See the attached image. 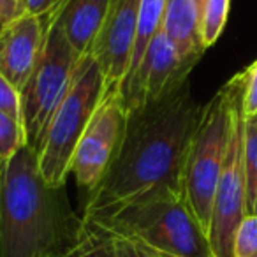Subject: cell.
<instances>
[{
  "label": "cell",
  "instance_id": "obj_4",
  "mask_svg": "<svg viewBox=\"0 0 257 257\" xmlns=\"http://www.w3.org/2000/svg\"><path fill=\"white\" fill-rule=\"evenodd\" d=\"M102 99L104 76L97 62L86 55L36 150L39 171L48 185L55 189L65 187L76 147Z\"/></svg>",
  "mask_w": 257,
  "mask_h": 257
},
{
  "label": "cell",
  "instance_id": "obj_2",
  "mask_svg": "<svg viewBox=\"0 0 257 257\" xmlns=\"http://www.w3.org/2000/svg\"><path fill=\"white\" fill-rule=\"evenodd\" d=\"M64 189L48 185L23 147L0 180V257H60L81 231Z\"/></svg>",
  "mask_w": 257,
  "mask_h": 257
},
{
  "label": "cell",
  "instance_id": "obj_22",
  "mask_svg": "<svg viewBox=\"0 0 257 257\" xmlns=\"http://www.w3.org/2000/svg\"><path fill=\"white\" fill-rule=\"evenodd\" d=\"M25 13V0H0V29Z\"/></svg>",
  "mask_w": 257,
  "mask_h": 257
},
{
  "label": "cell",
  "instance_id": "obj_19",
  "mask_svg": "<svg viewBox=\"0 0 257 257\" xmlns=\"http://www.w3.org/2000/svg\"><path fill=\"white\" fill-rule=\"evenodd\" d=\"M243 74V113L245 118L257 116V60H253Z\"/></svg>",
  "mask_w": 257,
  "mask_h": 257
},
{
  "label": "cell",
  "instance_id": "obj_23",
  "mask_svg": "<svg viewBox=\"0 0 257 257\" xmlns=\"http://www.w3.org/2000/svg\"><path fill=\"white\" fill-rule=\"evenodd\" d=\"M60 0H25V11L29 15H36V16H48L50 13L55 11V8L58 6Z\"/></svg>",
  "mask_w": 257,
  "mask_h": 257
},
{
  "label": "cell",
  "instance_id": "obj_10",
  "mask_svg": "<svg viewBox=\"0 0 257 257\" xmlns=\"http://www.w3.org/2000/svg\"><path fill=\"white\" fill-rule=\"evenodd\" d=\"M194 65L187 64L162 30L150 41L133 79L121 90L125 107L157 102L189 79Z\"/></svg>",
  "mask_w": 257,
  "mask_h": 257
},
{
  "label": "cell",
  "instance_id": "obj_1",
  "mask_svg": "<svg viewBox=\"0 0 257 257\" xmlns=\"http://www.w3.org/2000/svg\"><path fill=\"white\" fill-rule=\"evenodd\" d=\"M203 106L189 79L157 102L127 111L120 147L102 182L83 201L81 218H93L155 196L183 199V173Z\"/></svg>",
  "mask_w": 257,
  "mask_h": 257
},
{
  "label": "cell",
  "instance_id": "obj_13",
  "mask_svg": "<svg viewBox=\"0 0 257 257\" xmlns=\"http://www.w3.org/2000/svg\"><path fill=\"white\" fill-rule=\"evenodd\" d=\"M204 2L206 0H168L161 27L180 57L194 67L206 51L201 39Z\"/></svg>",
  "mask_w": 257,
  "mask_h": 257
},
{
  "label": "cell",
  "instance_id": "obj_12",
  "mask_svg": "<svg viewBox=\"0 0 257 257\" xmlns=\"http://www.w3.org/2000/svg\"><path fill=\"white\" fill-rule=\"evenodd\" d=\"M111 0H60L51 18L79 57H86L106 20Z\"/></svg>",
  "mask_w": 257,
  "mask_h": 257
},
{
  "label": "cell",
  "instance_id": "obj_11",
  "mask_svg": "<svg viewBox=\"0 0 257 257\" xmlns=\"http://www.w3.org/2000/svg\"><path fill=\"white\" fill-rule=\"evenodd\" d=\"M44 36L46 20L29 13L0 29V74L18 92L36 67Z\"/></svg>",
  "mask_w": 257,
  "mask_h": 257
},
{
  "label": "cell",
  "instance_id": "obj_16",
  "mask_svg": "<svg viewBox=\"0 0 257 257\" xmlns=\"http://www.w3.org/2000/svg\"><path fill=\"white\" fill-rule=\"evenodd\" d=\"M25 147L22 121L0 111V180L4 176L9 162Z\"/></svg>",
  "mask_w": 257,
  "mask_h": 257
},
{
  "label": "cell",
  "instance_id": "obj_3",
  "mask_svg": "<svg viewBox=\"0 0 257 257\" xmlns=\"http://www.w3.org/2000/svg\"><path fill=\"white\" fill-rule=\"evenodd\" d=\"M83 222L162 257H213L208 234L182 197H147Z\"/></svg>",
  "mask_w": 257,
  "mask_h": 257
},
{
  "label": "cell",
  "instance_id": "obj_21",
  "mask_svg": "<svg viewBox=\"0 0 257 257\" xmlns=\"http://www.w3.org/2000/svg\"><path fill=\"white\" fill-rule=\"evenodd\" d=\"M113 238V236H111ZM114 241V248H116V255L118 257H162L159 253L152 252V250L145 248V246L138 245V243L127 241V239H120V238H113Z\"/></svg>",
  "mask_w": 257,
  "mask_h": 257
},
{
  "label": "cell",
  "instance_id": "obj_6",
  "mask_svg": "<svg viewBox=\"0 0 257 257\" xmlns=\"http://www.w3.org/2000/svg\"><path fill=\"white\" fill-rule=\"evenodd\" d=\"M229 136V92L222 86L201 111L187 154L183 201L203 231L210 232L215 192L224 164Z\"/></svg>",
  "mask_w": 257,
  "mask_h": 257
},
{
  "label": "cell",
  "instance_id": "obj_18",
  "mask_svg": "<svg viewBox=\"0 0 257 257\" xmlns=\"http://www.w3.org/2000/svg\"><path fill=\"white\" fill-rule=\"evenodd\" d=\"M232 257H257V215H245L234 236Z\"/></svg>",
  "mask_w": 257,
  "mask_h": 257
},
{
  "label": "cell",
  "instance_id": "obj_9",
  "mask_svg": "<svg viewBox=\"0 0 257 257\" xmlns=\"http://www.w3.org/2000/svg\"><path fill=\"white\" fill-rule=\"evenodd\" d=\"M141 0H111L106 20L90 50L104 76V97L120 93L133 60Z\"/></svg>",
  "mask_w": 257,
  "mask_h": 257
},
{
  "label": "cell",
  "instance_id": "obj_15",
  "mask_svg": "<svg viewBox=\"0 0 257 257\" xmlns=\"http://www.w3.org/2000/svg\"><path fill=\"white\" fill-rule=\"evenodd\" d=\"M246 215H257V118H245Z\"/></svg>",
  "mask_w": 257,
  "mask_h": 257
},
{
  "label": "cell",
  "instance_id": "obj_8",
  "mask_svg": "<svg viewBox=\"0 0 257 257\" xmlns=\"http://www.w3.org/2000/svg\"><path fill=\"white\" fill-rule=\"evenodd\" d=\"M127 123V107L120 93L106 95L83 133L74 157L71 175H74L79 190L88 196L109 169L120 147Z\"/></svg>",
  "mask_w": 257,
  "mask_h": 257
},
{
  "label": "cell",
  "instance_id": "obj_17",
  "mask_svg": "<svg viewBox=\"0 0 257 257\" xmlns=\"http://www.w3.org/2000/svg\"><path fill=\"white\" fill-rule=\"evenodd\" d=\"M231 0H206L201 20V39L204 50L211 48L222 36L227 23Z\"/></svg>",
  "mask_w": 257,
  "mask_h": 257
},
{
  "label": "cell",
  "instance_id": "obj_14",
  "mask_svg": "<svg viewBox=\"0 0 257 257\" xmlns=\"http://www.w3.org/2000/svg\"><path fill=\"white\" fill-rule=\"evenodd\" d=\"M83 220V218H81ZM60 257H118L114 241L100 229L83 222L76 241Z\"/></svg>",
  "mask_w": 257,
  "mask_h": 257
},
{
  "label": "cell",
  "instance_id": "obj_20",
  "mask_svg": "<svg viewBox=\"0 0 257 257\" xmlns=\"http://www.w3.org/2000/svg\"><path fill=\"white\" fill-rule=\"evenodd\" d=\"M0 111L22 121L20 92L2 74H0Z\"/></svg>",
  "mask_w": 257,
  "mask_h": 257
},
{
  "label": "cell",
  "instance_id": "obj_24",
  "mask_svg": "<svg viewBox=\"0 0 257 257\" xmlns=\"http://www.w3.org/2000/svg\"><path fill=\"white\" fill-rule=\"evenodd\" d=\"M253 118H257V116H253Z\"/></svg>",
  "mask_w": 257,
  "mask_h": 257
},
{
  "label": "cell",
  "instance_id": "obj_7",
  "mask_svg": "<svg viewBox=\"0 0 257 257\" xmlns=\"http://www.w3.org/2000/svg\"><path fill=\"white\" fill-rule=\"evenodd\" d=\"M225 86L229 92V136L208 232L213 257H232L236 231L246 215L245 113L241 72L232 76Z\"/></svg>",
  "mask_w": 257,
  "mask_h": 257
},
{
  "label": "cell",
  "instance_id": "obj_5",
  "mask_svg": "<svg viewBox=\"0 0 257 257\" xmlns=\"http://www.w3.org/2000/svg\"><path fill=\"white\" fill-rule=\"evenodd\" d=\"M46 20V36L41 55L25 86L20 92L22 128L25 147L37 150L51 116L71 88L83 57H79L60 27L50 15Z\"/></svg>",
  "mask_w": 257,
  "mask_h": 257
}]
</instances>
